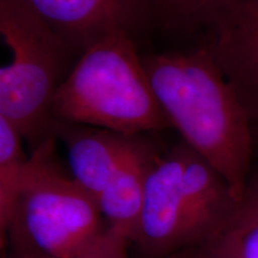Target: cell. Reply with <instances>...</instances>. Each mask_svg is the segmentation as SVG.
<instances>
[{
    "label": "cell",
    "instance_id": "cell-1",
    "mask_svg": "<svg viewBox=\"0 0 258 258\" xmlns=\"http://www.w3.org/2000/svg\"><path fill=\"white\" fill-rule=\"evenodd\" d=\"M154 95L183 141L224 177L238 201L249 186L254 127L206 46L143 55Z\"/></svg>",
    "mask_w": 258,
    "mask_h": 258
},
{
    "label": "cell",
    "instance_id": "cell-2",
    "mask_svg": "<svg viewBox=\"0 0 258 258\" xmlns=\"http://www.w3.org/2000/svg\"><path fill=\"white\" fill-rule=\"evenodd\" d=\"M141 56L127 34L106 36L86 49L54 97V120L123 135L172 128Z\"/></svg>",
    "mask_w": 258,
    "mask_h": 258
},
{
    "label": "cell",
    "instance_id": "cell-3",
    "mask_svg": "<svg viewBox=\"0 0 258 258\" xmlns=\"http://www.w3.org/2000/svg\"><path fill=\"white\" fill-rule=\"evenodd\" d=\"M0 34L11 51L0 70V116L34 151L55 135L53 99L77 53L21 0H0Z\"/></svg>",
    "mask_w": 258,
    "mask_h": 258
},
{
    "label": "cell",
    "instance_id": "cell-4",
    "mask_svg": "<svg viewBox=\"0 0 258 258\" xmlns=\"http://www.w3.org/2000/svg\"><path fill=\"white\" fill-rule=\"evenodd\" d=\"M56 137L32 151L25 167L9 233L25 241L42 257L72 258L108 226L96 200L55 158Z\"/></svg>",
    "mask_w": 258,
    "mask_h": 258
},
{
    "label": "cell",
    "instance_id": "cell-5",
    "mask_svg": "<svg viewBox=\"0 0 258 258\" xmlns=\"http://www.w3.org/2000/svg\"><path fill=\"white\" fill-rule=\"evenodd\" d=\"M206 43L258 128V0H215L203 17Z\"/></svg>",
    "mask_w": 258,
    "mask_h": 258
},
{
    "label": "cell",
    "instance_id": "cell-6",
    "mask_svg": "<svg viewBox=\"0 0 258 258\" xmlns=\"http://www.w3.org/2000/svg\"><path fill=\"white\" fill-rule=\"evenodd\" d=\"M80 56L102 38L154 23L147 0H21Z\"/></svg>",
    "mask_w": 258,
    "mask_h": 258
},
{
    "label": "cell",
    "instance_id": "cell-7",
    "mask_svg": "<svg viewBox=\"0 0 258 258\" xmlns=\"http://www.w3.org/2000/svg\"><path fill=\"white\" fill-rule=\"evenodd\" d=\"M180 175L182 143L164 156L158 154L147 176L137 243L150 256L163 257L194 247Z\"/></svg>",
    "mask_w": 258,
    "mask_h": 258
},
{
    "label": "cell",
    "instance_id": "cell-8",
    "mask_svg": "<svg viewBox=\"0 0 258 258\" xmlns=\"http://www.w3.org/2000/svg\"><path fill=\"white\" fill-rule=\"evenodd\" d=\"M54 134L66 145L71 176L97 202L134 135L57 120H54Z\"/></svg>",
    "mask_w": 258,
    "mask_h": 258
},
{
    "label": "cell",
    "instance_id": "cell-9",
    "mask_svg": "<svg viewBox=\"0 0 258 258\" xmlns=\"http://www.w3.org/2000/svg\"><path fill=\"white\" fill-rule=\"evenodd\" d=\"M159 152L140 135L132 138L127 152L97 198L109 230L137 243L148 172Z\"/></svg>",
    "mask_w": 258,
    "mask_h": 258
},
{
    "label": "cell",
    "instance_id": "cell-10",
    "mask_svg": "<svg viewBox=\"0 0 258 258\" xmlns=\"http://www.w3.org/2000/svg\"><path fill=\"white\" fill-rule=\"evenodd\" d=\"M23 138L6 118L0 116V230L9 234L12 214L29 158L22 147Z\"/></svg>",
    "mask_w": 258,
    "mask_h": 258
},
{
    "label": "cell",
    "instance_id": "cell-11",
    "mask_svg": "<svg viewBox=\"0 0 258 258\" xmlns=\"http://www.w3.org/2000/svg\"><path fill=\"white\" fill-rule=\"evenodd\" d=\"M200 247L207 258H258V218L239 205L231 221Z\"/></svg>",
    "mask_w": 258,
    "mask_h": 258
},
{
    "label": "cell",
    "instance_id": "cell-12",
    "mask_svg": "<svg viewBox=\"0 0 258 258\" xmlns=\"http://www.w3.org/2000/svg\"><path fill=\"white\" fill-rule=\"evenodd\" d=\"M215 0H147L154 23L173 30H194Z\"/></svg>",
    "mask_w": 258,
    "mask_h": 258
},
{
    "label": "cell",
    "instance_id": "cell-13",
    "mask_svg": "<svg viewBox=\"0 0 258 258\" xmlns=\"http://www.w3.org/2000/svg\"><path fill=\"white\" fill-rule=\"evenodd\" d=\"M128 241L124 237L106 228L93 243L72 258H127Z\"/></svg>",
    "mask_w": 258,
    "mask_h": 258
},
{
    "label": "cell",
    "instance_id": "cell-14",
    "mask_svg": "<svg viewBox=\"0 0 258 258\" xmlns=\"http://www.w3.org/2000/svg\"><path fill=\"white\" fill-rule=\"evenodd\" d=\"M240 208L244 212L258 218V180L250 182L243 201L240 202Z\"/></svg>",
    "mask_w": 258,
    "mask_h": 258
},
{
    "label": "cell",
    "instance_id": "cell-15",
    "mask_svg": "<svg viewBox=\"0 0 258 258\" xmlns=\"http://www.w3.org/2000/svg\"><path fill=\"white\" fill-rule=\"evenodd\" d=\"M177 258H207V256H206V253L203 252L201 247H198L196 250L188 251L186 253L182 254V256H178Z\"/></svg>",
    "mask_w": 258,
    "mask_h": 258
},
{
    "label": "cell",
    "instance_id": "cell-16",
    "mask_svg": "<svg viewBox=\"0 0 258 258\" xmlns=\"http://www.w3.org/2000/svg\"><path fill=\"white\" fill-rule=\"evenodd\" d=\"M254 131H257V132H254V134H257V135H258V128L254 129Z\"/></svg>",
    "mask_w": 258,
    "mask_h": 258
},
{
    "label": "cell",
    "instance_id": "cell-17",
    "mask_svg": "<svg viewBox=\"0 0 258 258\" xmlns=\"http://www.w3.org/2000/svg\"><path fill=\"white\" fill-rule=\"evenodd\" d=\"M38 258H48V257H38Z\"/></svg>",
    "mask_w": 258,
    "mask_h": 258
}]
</instances>
